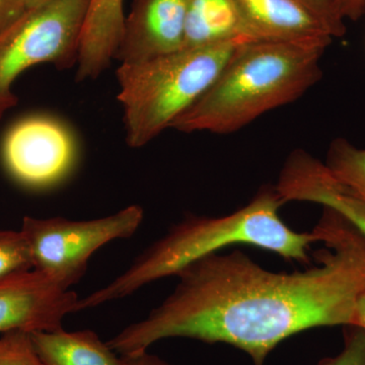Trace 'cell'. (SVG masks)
Instances as JSON below:
<instances>
[{"mask_svg":"<svg viewBox=\"0 0 365 365\" xmlns=\"http://www.w3.org/2000/svg\"><path fill=\"white\" fill-rule=\"evenodd\" d=\"M344 344L335 356L326 357L318 365H365V330L359 326L343 327Z\"/></svg>","mask_w":365,"mask_h":365,"instance_id":"ac0fdd59","label":"cell"},{"mask_svg":"<svg viewBox=\"0 0 365 365\" xmlns=\"http://www.w3.org/2000/svg\"><path fill=\"white\" fill-rule=\"evenodd\" d=\"M26 11L23 0H0V33L21 18Z\"/></svg>","mask_w":365,"mask_h":365,"instance_id":"44dd1931","label":"cell"},{"mask_svg":"<svg viewBox=\"0 0 365 365\" xmlns=\"http://www.w3.org/2000/svg\"><path fill=\"white\" fill-rule=\"evenodd\" d=\"M30 334L43 365H127L93 331L67 332L61 328Z\"/></svg>","mask_w":365,"mask_h":365,"instance_id":"4fadbf2b","label":"cell"},{"mask_svg":"<svg viewBox=\"0 0 365 365\" xmlns=\"http://www.w3.org/2000/svg\"><path fill=\"white\" fill-rule=\"evenodd\" d=\"M285 204L275 188L261 190L245 207L220 217L191 216L172 227L133 264L106 287L78 299L76 312L128 297L153 281L176 276L182 269L234 245H249L279 255L285 260L311 263L316 230L297 232L279 215Z\"/></svg>","mask_w":365,"mask_h":365,"instance_id":"7a4b0ae2","label":"cell"},{"mask_svg":"<svg viewBox=\"0 0 365 365\" xmlns=\"http://www.w3.org/2000/svg\"><path fill=\"white\" fill-rule=\"evenodd\" d=\"M328 46L248 42L237 49L205 93L170 128L227 134L294 102L321 79Z\"/></svg>","mask_w":365,"mask_h":365,"instance_id":"3957f363","label":"cell"},{"mask_svg":"<svg viewBox=\"0 0 365 365\" xmlns=\"http://www.w3.org/2000/svg\"><path fill=\"white\" fill-rule=\"evenodd\" d=\"M189 0H135L115 59L139 63L184 48Z\"/></svg>","mask_w":365,"mask_h":365,"instance_id":"9c48e42d","label":"cell"},{"mask_svg":"<svg viewBox=\"0 0 365 365\" xmlns=\"http://www.w3.org/2000/svg\"><path fill=\"white\" fill-rule=\"evenodd\" d=\"M354 326H359L365 330V292L359 297L355 309Z\"/></svg>","mask_w":365,"mask_h":365,"instance_id":"603a6c76","label":"cell"},{"mask_svg":"<svg viewBox=\"0 0 365 365\" xmlns=\"http://www.w3.org/2000/svg\"><path fill=\"white\" fill-rule=\"evenodd\" d=\"M253 42L235 0H189L184 48Z\"/></svg>","mask_w":365,"mask_h":365,"instance_id":"5bb4252c","label":"cell"},{"mask_svg":"<svg viewBox=\"0 0 365 365\" xmlns=\"http://www.w3.org/2000/svg\"><path fill=\"white\" fill-rule=\"evenodd\" d=\"M125 18L124 0H91L79 41L78 81L97 78L115 59Z\"/></svg>","mask_w":365,"mask_h":365,"instance_id":"7c38bea8","label":"cell"},{"mask_svg":"<svg viewBox=\"0 0 365 365\" xmlns=\"http://www.w3.org/2000/svg\"><path fill=\"white\" fill-rule=\"evenodd\" d=\"M276 192L283 202L302 201L333 209L365 239V201L340 184L326 167L304 150H295L284 163Z\"/></svg>","mask_w":365,"mask_h":365,"instance_id":"30bf717a","label":"cell"},{"mask_svg":"<svg viewBox=\"0 0 365 365\" xmlns=\"http://www.w3.org/2000/svg\"><path fill=\"white\" fill-rule=\"evenodd\" d=\"M78 297L61 289L35 270L0 284V334L34 333L62 328L76 312Z\"/></svg>","mask_w":365,"mask_h":365,"instance_id":"ba28073f","label":"cell"},{"mask_svg":"<svg viewBox=\"0 0 365 365\" xmlns=\"http://www.w3.org/2000/svg\"><path fill=\"white\" fill-rule=\"evenodd\" d=\"M91 0H53L26 9L0 33V120L18 102L11 91L26 69L41 63L67 68L78 62Z\"/></svg>","mask_w":365,"mask_h":365,"instance_id":"5b68a950","label":"cell"},{"mask_svg":"<svg viewBox=\"0 0 365 365\" xmlns=\"http://www.w3.org/2000/svg\"><path fill=\"white\" fill-rule=\"evenodd\" d=\"M241 44L182 48L148 61L121 64L118 100L128 145L143 148L170 128L212 85Z\"/></svg>","mask_w":365,"mask_h":365,"instance_id":"277c9868","label":"cell"},{"mask_svg":"<svg viewBox=\"0 0 365 365\" xmlns=\"http://www.w3.org/2000/svg\"><path fill=\"white\" fill-rule=\"evenodd\" d=\"M1 160L14 181L31 189H47L63 181L78 160L71 129L61 120L37 114L23 118L6 131Z\"/></svg>","mask_w":365,"mask_h":365,"instance_id":"52a82bcc","label":"cell"},{"mask_svg":"<svg viewBox=\"0 0 365 365\" xmlns=\"http://www.w3.org/2000/svg\"><path fill=\"white\" fill-rule=\"evenodd\" d=\"M332 176L365 201V148L347 139L336 138L329 148L325 163Z\"/></svg>","mask_w":365,"mask_h":365,"instance_id":"9a60e30c","label":"cell"},{"mask_svg":"<svg viewBox=\"0 0 365 365\" xmlns=\"http://www.w3.org/2000/svg\"><path fill=\"white\" fill-rule=\"evenodd\" d=\"M143 209L131 205L91 220L24 217L33 270L61 289L71 290L85 275L91 255L114 240L128 239L140 227Z\"/></svg>","mask_w":365,"mask_h":365,"instance_id":"8992f818","label":"cell"},{"mask_svg":"<svg viewBox=\"0 0 365 365\" xmlns=\"http://www.w3.org/2000/svg\"><path fill=\"white\" fill-rule=\"evenodd\" d=\"M32 270L30 250L21 230H0V284Z\"/></svg>","mask_w":365,"mask_h":365,"instance_id":"2e32d148","label":"cell"},{"mask_svg":"<svg viewBox=\"0 0 365 365\" xmlns=\"http://www.w3.org/2000/svg\"><path fill=\"white\" fill-rule=\"evenodd\" d=\"M314 14L333 38H339L345 35L344 21L339 20L333 9V0H297Z\"/></svg>","mask_w":365,"mask_h":365,"instance_id":"d6986e66","label":"cell"},{"mask_svg":"<svg viewBox=\"0 0 365 365\" xmlns=\"http://www.w3.org/2000/svg\"><path fill=\"white\" fill-rule=\"evenodd\" d=\"M0 365H43L31 334L11 331L0 337Z\"/></svg>","mask_w":365,"mask_h":365,"instance_id":"e0dca14e","label":"cell"},{"mask_svg":"<svg viewBox=\"0 0 365 365\" xmlns=\"http://www.w3.org/2000/svg\"><path fill=\"white\" fill-rule=\"evenodd\" d=\"M123 357L127 365H174L148 351Z\"/></svg>","mask_w":365,"mask_h":365,"instance_id":"7402d4cb","label":"cell"},{"mask_svg":"<svg viewBox=\"0 0 365 365\" xmlns=\"http://www.w3.org/2000/svg\"><path fill=\"white\" fill-rule=\"evenodd\" d=\"M314 230L326 249L313 267L276 273L240 251L208 255L182 269L172 294L108 345L129 356L160 340L189 338L234 346L253 365H265L295 334L353 325L365 292L364 237L326 207Z\"/></svg>","mask_w":365,"mask_h":365,"instance_id":"6da1fadb","label":"cell"},{"mask_svg":"<svg viewBox=\"0 0 365 365\" xmlns=\"http://www.w3.org/2000/svg\"><path fill=\"white\" fill-rule=\"evenodd\" d=\"M253 42L329 46L334 38L322 21L297 0H235Z\"/></svg>","mask_w":365,"mask_h":365,"instance_id":"8fae6325","label":"cell"},{"mask_svg":"<svg viewBox=\"0 0 365 365\" xmlns=\"http://www.w3.org/2000/svg\"><path fill=\"white\" fill-rule=\"evenodd\" d=\"M51 1L53 0H23L26 9H35V7L43 6V4Z\"/></svg>","mask_w":365,"mask_h":365,"instance_id":"cb8c5ba5","label":"cell"},{"mask_svg":"<svg viewBox=\"0 0 365 365\" xmlns=\"http://www.w3.org/2000/svg\"><path fill=\"white\" fill-rule=\"evenodd\" d=\"M333 9L339 20L357 21L365 14V0H333Z\"/></svg>","mask_w":365,"mask_h":365,"instance_id":"ffe728a7","label":"cell"}]
</instances>
